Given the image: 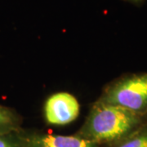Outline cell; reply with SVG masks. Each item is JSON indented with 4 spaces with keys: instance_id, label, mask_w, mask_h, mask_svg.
<instances>
[{
    "instance_id": "cell-1",
    "label": "cell",
    "mask_w": 147,
    "mask_h": 147,
    "mask_svg": "<svg viewBox=\"0 0 147 147\" xmlns=\"http://www.w3.org/2000/svg\"><path fill=\"white\" fill-rule=\"evenodd\" d=\"M147 123V114L96 100L75 134L98 146H110Z\"/></svg>"
},
{
    "instance_id": "cell-2",
    "label": "cell",
    "mask_w": 147,
    "mask_h": 147,
    "mask_svg": "<svg viewBox=\"0 0 147 147\" xmlns=\"http://www.w3.org/2000/svg\"><path fill=\"white\" fill-rule=\"evenodd\" d=\"M97 100L147 114V72L127 74L112 81Z\"/></svg>"
},
{
    "instance_id": "cell-3",
    "label": "cell",
    "mask_w": 147,
    "mask_h": 147,
    "mask_svg": "<svg viewBox=\"0 0 147 147\" xmlns=\"http://www.w3.org/2000/svg\"><path fill=\"white\" fill-rule=\"evenodd\" d=\"M44 118L48 124L61 126L74 121L79 115L80 105L73 95L61 92L50 96L44 107Z\"/></svg>"
},
{
    "instance_id": "cell-4",
    "label": "cell",
    "mask_w": 147,
    "mask_h": 147,
    "mask_svg": "<svg viewBox=\"0 0 147 147\" xmlns=\"http://www.w3.org/2000/svg\"><path fill=\"white\" fill-rule=\"evenodd\" d=\"M25 147H100L78 135H54L38 131L23 129Z\"/></svg>"
},
{
    "instance_id": "cell-5",
    "label": "cell",
    "mask_w": 147,
    "mask_h": 147,
    "mask_svg": "<svg viewBox=\"0 0 147 147\" xmlns=\"http://www.w3.org/2000/svg\"><path fill=\"white\" fill-rule=\"evenodd\" d=\"M22 118L16 110L0 104V135L21 129Z\"/></svg>"
},
{
    "instance_id": "cell-6",
    "label": "cell",
    "mask_w": 147,
    "mask_h": 147,
    "mask_svg": "<svg viewBox=\"0 0 147 147\" xmlns=\"http://www.w3.org/2000/svg\"><path fill=\"white\" fill-rule=\"evenodd\" d=\"M108 147H147V123Z\"/></svg>"
},
{
    "instance_id": "cell-7",
    "label": "cell",
    "mask_w": 147,
    "mask_h": 147,
    "mask_svg": "<svg viewBox=\"0 0 147 147\" xmlns=\"http://www.w3.org/2000/svg\"><path fill=\"white\" fill-rule=\"evenodd\" d=\"M23 128L5 135H0V147H25Z\"/></svg>"
},
{
    "instance_id": "cell-8",
    "label": "cell",
    "mask_w": 147,
    "mask_h": 147,
    "mask_svg": "<svg viewBox=\"0 0 147 147\" xmlns=\"http://www.w3.org/2000/svg\"><path fill=\"white\" fill-rule=\"evenodd\" d=\"M125 1H127L132 4H135V5H141L145 0H125Z\"/></svg>"
}]
</instances>
